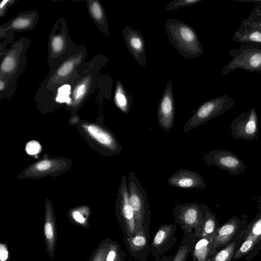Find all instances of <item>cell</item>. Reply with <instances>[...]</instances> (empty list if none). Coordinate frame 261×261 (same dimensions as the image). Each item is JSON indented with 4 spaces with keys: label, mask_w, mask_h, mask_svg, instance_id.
<instances>
[{
    "label": "cell",
    "mask_w": 261,
    "mask_h": 261,
    "mask_svg": "<svg viewBox=\"0 0 261 261\" xmlns=\"http://www.w3.org/2000/svg\"><path fill=\"white\" fill-rule=\"evenodd\" d=\"M107 62L106 57L98 55L78 68L70 79L71 87L67 106L69 110H77L93 94L98 85L99 72Z\"/></svg>",
    "instance_id": "obj_1"
},
{
    "label": "cell",
    "mask_w": 261,
    "mask_h": 261,
    "mask_svg": "<svg viewBox=\"0 0 261 261\" xmlns=\"http://www.w3.org/2000/svg\"><path fill=\"white\" fill-rule=\"evenodd\" d=\"M165 29L170 42L185 59L199 57L204 53L199 37L189 24L181 20L169 18Z\"/></svg>",
    "instance_id": "obj_2"
},
{
    "label": "cell",
    "mask_w": 261,
    "mask_h": 261,
    "mask_svg": "<svg viewBox=\"0 0 261 261\" xmlns=\"http://www.w3.org/2000/svg\"><path fill=\"white\" fill-rule=\"evenodd\" d=\"M87 51L84 45L77 46L64 58L50 67V70L38 91H54L67 83L86 61Z\"/></svg>",
    "instance_id": "obj_3"
},
{
    "label": "cell",
    "mask_w": 261,
    "mask_h": 261,
    "mask_svg": "<svg viewBox=\"0 0 261 261\" xmlns=\"http://www.w3.org/2000/svg\"><path fill=\"white\" fill-rule=\"evenodd\" d=\"M30 43L31 40L27 38H19L1 55L0 79L9 81L16 87L17 80L25 68V53Z\"/></svg>",
    "instance_id": "obj_4"
},
{
    "label": "cell",
    "mask_w": 261,
    "mask_h": 261,
    "mask_svg": "<svg viewBox=\"0 0 261 261\" xmlns=\"http://www.w3.org/2000/svg\"><path fill=\"white\" fill-rule=\"evenodd\" d=\"M204 204L195 202L178 203L172 210L175 223L182 230L184 235L201 238L203 217L208 209Z\"/></svg>",
    "instance_id": "obj_5"
},
{
    "label": "cell",
    "mask_w": 261,
    "mask_h": 261,
    "mask_svg": "<svg viewBox=\"0 0 261 261\" xmlns=\"http://www.w3.org/2000/svg\"><path fill=\"white\" fill-rule=\"evenodd\" d=\"M127 188L129 202L134 214L136 232L142 228L150 238V212L147 193L134 171L129 173Z\"/></svg>",
    "instance_id": "obj_6"
},
{
    "label": "cell",
    "mask_w": 261,
    "mask_h": 261,
    "mask_svg": "<svg viewBox=\"0 0 261 261\" xmlns=\"http://www.w3.org/2000/svg\"><path fill=\"white\" fill-rule=\"evenodd\" d=\"M231 60L222 70L223 75L238 69L261 74V46L255 43L242 44L237 49L230 50Z\"/></svg>",
    "instance_id": "obj_7"
},
{
    "label": "cell",
    "mask_w": 261,
    "mask_h": 261,
    "mask_svg": "<svg viewBox=\"0 0 261 261\" xmlns=\"http://www.w3.org/2000/svg\"><path fill=\"white\" fill-rule=\"evenodd\" d=\"M236 100L226 94L219 96L203 103L185 123L182 131L187 133L207 121L219 117L231 108L236 103Z\"/></svg>",
    "instance_id": "obj_8"
},
{
    "label": "cell",
    "mask_w": 261,
    "mask_h": 261,
    "mask_svg": "<svg viewBox=\"0 0 261 261\" xmlns=\"http://www.w3.org/2000/svg\"><path fill=\"white\" fill-rule=\"evenodd\" d=\"M77 46L70 38L66 19L61 18L57 20L48 37L47 61L49 67L55 65Z\"/></svg>",
    "instance_id": "obj_9"
},
{
    "label": "cell",
    "mask_w": 261,
    "mask_h": 261,
    "mask_svg": "<svg viewBox=\"0 0 261 261\" xmlns=\"http://www.w3.org/2000/svg\"><path fill=\"white\" fill-rule=\"evenodd\" d=\"M117 221L123 234V239L134 236L136 232L134 214L130 205L127 188V179L122 176L119 185L115 204Z\"/></svg>",
    "instance_id": "obj_10"
},
{
    "label": "cell",
    "mask_w": 261,
    "mask_h": 261,
    "mask_svg": "<svg viewBox=\"0 0 261 261\" xmlns=\"http://www.w3.org/2000/svg\"><path fill=\"white\" fill-rule=\"evenodd\" d=\"M232 41L261 44V3L256 5L249 16L242 21L232 35Z\"/></svg>",
    "instance_id": "obj_11"
},
{
    "label": "cell",
    "mask_w": 261,
    "mask_h": 261,
    "mask_svg": "<svg viewBox=\"0 0 261 261\" xmlns=\"http://www.w3.org/2000/svg\"><path fill=\"white\" fill-rule=\"evenodd\" d=\"M202 160L208 166H215L227 171L229 174L237 176L245 172L247 166L233 152L214 149L203 154Z\"/></svg>",
    "instance_id": "obj_12"
},
{
    "label": "cell",
    "mask_w": 261,
    "mask_h": 261,
    "mask_svg": "<svg viewBox=\"0 0 261 261\" xmlns=\"http://www.w3.org/2000/svg\"><path fill=\"white\" fill-rule=\"evenodd\" d=\"M258 119L255 109L252 108L237 116L232 121L230 130L232 137L245 141L258 140Z\"/></svg>",
    "instance_id": "obj_13"
},
{
    "label": "cell",
    "mask_w": 261,
    "mask_h": 261,
    "mask_svg": "<svg viewBox=\"0 0 261 261\" xmlns=\"http://www.w3.org/2000/svg\"><path fill=\"white\" fill-rule=\"evenodd\" d=\"M81 126L87 135L99 145L107 155L111 156L120 153L122 147L120 143L108 129L91 123H83Z\"/></svg>",
    "instance_id": "obj_14"
},
{
    "label": "cell",
    "mask_w": 261,
    "mask_h": 261,
    "mask_svg": "<svg viewBox=\"0 0 261 261\" xmlns=\"http://www.w3.org/2000/svg\"><path fill=\"white\" fill-rule=\"evenodd\" d=\"M177 224H163L156 230L150 244V252L153 257L160 258L170 251L175 244Z\"/></svg>",
    "instance_id": "obj_15"
},
{
    "label": "cell",
    "mask_w": 261,
    "mask_h": 261,
    "mask_svg": "<svg viewBox=\"0 0 261 261\" xmlns=\"http://www.w3.org/2000/svg\"><path fill=\"white\" fill-rule=\"evenodd\" d=\"M174 115L175 102L173 85L170 79L159 101L157 111L158 125L166 133H169L174 126Z\"/></svg>",
    "instance_id": "obj_16"
},
{
    "label": "cell",
    "mask_w": 261,
    "mask_h": 261,
    "mask_svg": "<svg viewBox=\"0 0 261 261\" xmlns=\"http://www.w3.org/2000/svg\"><path fill=\"white\" fill-rule=\"evenodd\" d=\"M69 163L61 159H44L28 167L20 175L21 178H37L60 173L69 166Z\"/></svg>",
    "instance_id": "obj_17"
},
{
    "label": "cell",
    "mask_w": 261,
    "mask_h": 261,
    "mask_svg": "<svg viewBox=\"0 0 261 261\" xmlns=\"http://www.w3.org/2000/svg\"><path fill=\"white\" fill-rule=\"evenodd\" d=\"M124 42L133 58L142 66L146 64L145 42L141 33L126 25L122 30Z\"/></svg>",
    "instance_id": "obj_18"
},
{
    "label": "cell",
    "mask_w": 261,
    "mask_h": 261,
    "mask_svg": "<svg viewBox=\"0 0 261 261\" xmlns=\"http://www.w3.org/2000/svg\"><path fill=\"white\" fill-rule=\"evenodd\" d=\"M123 239L125 247L132 257L138 261H146L150 253V238L143 228H140L134 236Z\"/></svg>",
    "instance_id": "obj_19"
},
{
    "label": "cell",
    "mask_w": 261,
    "mask_h": 261,
    "mask_svg": "<svg viewBox=\"0 0 261 261\" xmlns=\"http://www.w3.org/2000/svg\"><path fill=\"white\" fill-rule=\"evenodd\" d=\"M167 182L179 188L203 189L206 187L202 176L189 169H180L175 172L168 178Z\"/></svg>",
    "instance_id": "obj_20"
},
{
    "label": "cell",
    "mask_w": 261,
    "mask_h": 261,
    "mask_svg": "<svg viewBox=\"0 0 261 261\" xmlns=\"http://www.w3.org/2000/svg\"><path fill=\"white\" fill-rule=\"evenodd\" d=\"M36 11L21 12L0 27V32H23L33 30L38 22Z\"/></svg>",
    "instance_id": "obj_21"
},
{
    "label": "cell",
    "mask_w": 261,
    "mask_h": 261,
    "mask_svg": "<svg viewBox=\"0 0 261 261\" xmlns=\"http://www.w3.org/2000/svg\"><path fill=\"white\" fill-rule=\"evenodd\" d=\"M43 232L46 250L49 257L52 258L57 244V227L54 209L48 199L45 204Z\"/></svg>",
    "instance_id": "obj_22"
},
{
    "label": "cell",
    "mask_w": 261,
    "mask_h": 261,
    "mask_svg": "<svg viewBox=\"0 0 261 261\" xmlns=\"http://www.w3.org/2000/svg\"><path fill=\"white\" fill-rule=\"evenodd\" d=\"M238 227V219L233 217L219 228L212 243L211 257L218 252L220 248L228 244L235 234Z\"/></svg>",
    "instance_id": "obj_23"
},
{
    "label": "cell",
    "mask_w": 261,
    "mask_h": 261,
    "mask_svg": "<svg viewBox=\"0 0 261 261\" xmlns=\"http://www.w3.org/2000/svg\"><path fill=\"white\" fill-rule=\"evenodd\" d=\"M89 13L96 27L106 36L109 30L106 13L101 3L97 0L87 1Z\"/></svg>",
    "instance_id": "obj_24"
},
{
    "label": "cell",
    "mask_w": 261,
    "mask_h": 261,
    "mask_svg": "<svg viewBox=\"0 0 261 261\" xmlns=\"http://www.w3.org/2000/svg\"><path fill=\"white\" fill-rule=\"evenodd\" d=\"M216 232L196 241L191 253L193 261H207L211 257V247Z\"/></svg>",
    "instance_id": "obj_25"
},
{
    "label": "cell",
    "mask_w": 261,
    "mask_h": 261,
    "mask_svg": "<svg viewBox=\"0 0 261 261\" xmlns=\"http://www.w3.org/2000/svg\"><path fill=\"white\" fill-rule=\"evenodd\" d=\"M114 100L117 107L123 113L126 114L129 112L133 98L120 80H117L116 83Z\"/></svg>",
    "instance_id": "obj_26"
},
{
    "label": "cell",
    "mask_w": 261,
    "mask_h": 261,
    "mask_svg": "<svg viewBox=\"0 0 261 261\" xmlns=\"http://www.w3.org/2000/svg\"><path fill=\"white\" fill-rule=\"evenodd\" d=\"M90 215V208L87 205L72 208L67 213L71 222L85 228L89 227V219Z\"/></svg>",
    "instance_id": "obj_27"
},
{
    "label": "cell",
    "mask_w": 261,
    "mask_h": 261,
    "mask_svg": "<svg viewBox=\"0 0 261 261\" xmlns=\"http://www.w3.org/2000/svg\"><path fill=\"white\" fill-rule=\"evenodd\" d=\"M260 240L261 214L248 229L242 245L250 251Z\"/></svg>",
    "instance_id": "obj_28"
},
{
    "label": "cell",
    "mask_w": 261,
    "mask_h": 261,
    "mask_svg": "<svg viewBox=\"0 0 261 261\" xmlns=\"http://www.w3.org/2000/svg\"><path fill=\"white\" fill-rule=\"evenodd\" d=\"M197 240L193 237L184 235L179 246L174 255L173 261H187L192 252Z\"/></svg>",
    "instance_id": "obj_29"
},
{
    "label": "cell",
    "mask_w": 261,
    "mask_h": 261,
    "mask_svg": "<svg viewBox=\"0 0 261 261\" xmlns=\"http://www.w3.org/2000/svg\"><path fill=\"white\" fill-rule=\"evenodd\" d=\"M219 228L215 214L208 208L202 221L201 238L216 233Z\"/></svg>",
    "instance_id": "obj_30"
},
{
    "label": "cell",
    "mask_w": 261,
    "mask_h": 261,
    "mask_svg": "<svg viewBox=\"0 0 261 261\" xmlns=\"http://www.w3.org/2000/svg\"><path fill=\"white\" fill-rule=\"evenodd\" d=\"M126 253L117 242L111 240L105 261H126Z\"/></svg>",
    "instance_id": "obj_31"
},
{
    "label": "cell",
    "mask_w": 261,
    "mask_h": 261,
    "mask_svg": "<svg viewBox=\"0 0 261 261\" xmlns=\"http://www.w3.org/2000/svg\"><path fill=\"white\" fill-rule=\"evenodd\" d=\"M236 244L232 242L224 248L217 252L207 261H230L234 255Z\"/></svg>",
    "instance_id": "obj_32"
},
{
    "label": "cell",
    "mask_w": 261,
    "mask_h": 261,
    "mask_svg": "<svg viewBox=\"0 0 261 261\" xmlns=\"http://www.w3.org/2000/svg\"><path fill=\"white\" fill-rule=\"evenodd\" d=\"M110 241L111 239L109 238L102 241L92 252L88 261H105Z\"/></svg>",
    "instance_id": "obj_33"
},
{
    "label": "cell",
    "mask_w": 261,
    "mask_h": 261,
    "mask_svg": "<svg viewBox=\"0 0 261 261\" xmlns=\"http://www.w3.org/2000/svg\"><path fill=\"white\" fill-rule=\"evenodd\" d=\"M202 0H173L166 7L165 10L173 11L179 8L196 5Z\"/></svg>",
    "instance_id": "obj_34"
},
{
    "label": "cell",
    "mask_w": 261,
    "mask_h": 261,
    "mask_svg": "<svg viewBox=\"0 0 261 261\" xmlns=\"http://www.w3.org/2000/svg\"><path fill=\"white\" fill-rule=\"evenodd\" d=\"M25 150L29 155H36L41 151L42 146L37 141L31 140L26 144Z\"/></svg>",
    "instance_id": "obj_35"
},
{
    "label": "cell",
    "mask_w": 261,
    "mask_h": 261,
    "mask_svg": "<svg viewBox=\"0 0 261 261\" xmlns=\"http://www.w3.org/2000/svg\"><path fill=\"white\" fill-rule=\"evenodd\" d=\"M16 1L15 0H4L0 4V15L1 17H5L8 9Z\"/></svg>",
    "instance_id": "obj_36"
},
{
    "label": "cell",
    "mask_w": 261,
    "mask_h": 261,
    "mask_svg": "<svg viewBox=\"0 0 261 261\" xmlns=\"http://www.w3.org/2000/svg\"><path fill=\"white\" fill-rule=\"evenodd\" d=\"M10 254L7 245L5 243H0V261H8Z\"/></svg>",
    "instance_id": "obj_37"
},
{
    "label": "cell",
    "mask_w": 261,
    "mask_h": 261,
    "mask_svg": "<svg viewBox=\"0 0 261 261\" xmlns=\"http://www.w3.org/2000/svg\"><path fill=\"white\" fill-rule=\"evenodd\" d=\"M173 258L174 256H168L164 255L160 258H155L154 261H173Z\"/></svg>",
    "instance_id": "obj_38"
},
{
    "label": "cell",
    "mask_w": 261,
    "mask_h": 261,
    "mask_svg": "<svg viewBox=\"0 0 261 261\" xmlns=\"http://www.w3.org/2000/svg\"><path fill=\"white\" fill-rule=\"evenodd\" d=\"M240 2L254 3L256 5L261 3V0H233Z\"/></svg>",
    "instance_id": "obj_39"
}]
</instances>
